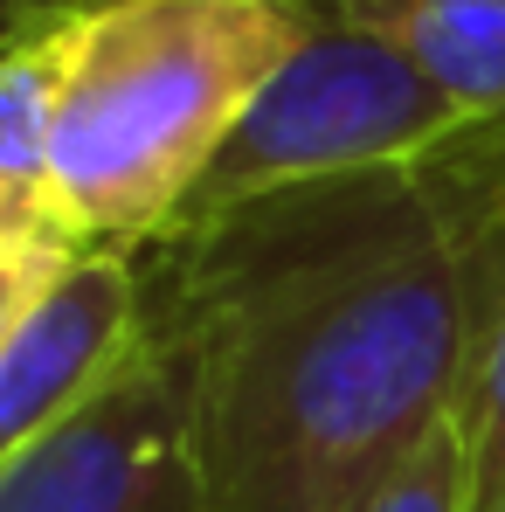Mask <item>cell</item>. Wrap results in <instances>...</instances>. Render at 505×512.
<instances>
[{
    "label": "cell",
    "mask_w": 505,
    "mask_h": 512,
    "mask_svg": "<svg viewBox=\"0 0 505 512\" xmlns=\"http://www.w3.org/2000/svg\"><path fill=\"white\" fill-rule=\"evenodd\" d=\"M326 28L319 0H84L56 97V194L77 250L146 256L256 90Z\"/></svg>",
    "instance_id": "2"
},
{
    "label": "cell",
    "mask_w": 505,
    "mask_h": 512,
    "mask_svg": "<svg viewBox=\"0 0 505 512\" xmlns=\"http://www.w3.org/2000/svg\"><path fill=\"white\" fill-rule=\"evenodd\" d=\"M63 56H70V7H28L0 42V243L77 250L56 194Z\"/></svg>",
    "instance_id": "7"
},
{
    "label": "cell",
    "mask_w": 505,
    "mask_h": 512,
    "mask_svg": "<svg viewBox=\"0 0 505 512\" xmlns=\"http://www.w3.org/2000/svg\"><path fill=\"white\" fill-rule=\"evenodd\" d=\"M139 270L208 512H353L457 416V270L409 167L180 222Z\"/></svg>",
    "instance_id": "1"
},
{
    "label": "cell",
    "mask_w": 505,
    "mask_h": 512,
    "mask_svg": "<svg viewBox=\"0 0 505 512\" xmlns=\"http://www.w3.org/2000/svg\"><path fill=\"white\" fill-rule=\"evenodd\" d=\"M35 7H84V0H35Z\"/></svg>",
    "instance_id": "12"
},
{
    "label": "cell",
    "mask_w": 505,
    "mask_h": 512,
    "mask_svg": "<svg viewBox=\"0 0 505 512\" xmlns=\"http://www.w3.org/2000/svg\"><path fill=\"white\" fill-rule=\"evenodd\" d=\"M478 512H505V478L492 485V492H485V499H478Z\"/></svg>",
    "instance_id": "11"
},
{
    "label": "cell",
    "mask_w": 505,
    "mask_h": 512,
    "mask_svg": "<svg viewBox=\"0 0 505 512\" xmlns=\"http://www.w3.org/2000/svg\"><path fill=\"white\" fill-rule=\"evenodd\" d=\"M409 173L436 208L443 250L457 270V319H464L457 423L485 499L505 478V118L464 125Z\"/></svg>",
    "instance_id": "5"
},
{
    "label": "cell",
    "mask_w": 505,
    "mask_h": 512,
    "mask_svg": "<svg viewBox=\"0 0 505 512\" xmlns=\"http://www.w3.org/2000/svg\"><path fill=\"white\" fill-rule=\"evenodd\" d=\"M77 263V250H42V243H0V340L21 326V312Z\"/></svg>",
    "instance_id": "10"
},
{
    "label": "cell",
    "mask_w": 505,
    "mask_h": 512,
    "mask_svg": "<svg viewBox=\"0 0 505 512\" xmlns=\"http://www.w3.org/2000/svg\"><path fill=\"white\" fill-rule=\"evenodd\" d=\"M464 125L471 118L402 49L326 14V28L256 90L243 125L229 132V146L208 160L201 187L187 194L180 222L243 208L263 194H291V187L416 167L422 153H436Z\"/></svg>",
    "instance_id": "3"
},
{
    "label": "cell",
    "mask_w": 505,
    "mask_h": 512,
    "mask_svg": "<svg viewBox=\"0 0 505 512\" xmlns=\"http://www.w3.org/2000/svg\"><path fill=\"white\" fill-rule=\"evenodd\" d=\"M0 512H208L180 346L153 326L70 423L0 464Z\"/></svg>",
    "instance_id": "4"
},
{
    "label": "cell",
    "mask_w": 505,
    "mask_h": 512,
    "mask_svg": "<svg viewBox=\"0 0 505 512\" xmlns=\"http://www.w3.org/2000/svg\"><path fill=\"white\" fill-rule=\"evenodd\" d=\"M353 512H478V464H471L464 423L450 416L436 436H422Z\"/></svg>",
    "instance_id": "9"
},
{
    "label": "cell",
    "mask_w": 505,
    "mask_h": 512,
    "mask_svg": "<svg viewBox=\"0 0 505 512\" xmlns=\"http://www.w3.org/2000/svg\"><path fill=\"white\" fill-rule=\"evenodd\" d=\"M146 340L139 256L84 250L0 340V464L70 423Z\"/></svg>",
    "instance_id": "6"
},
{
    "label": "cell",
    "mask_w": 505,
    "mask_h": 512,
    "mask_svg": "<svg viewBox=\"0 0 505 512\" xmlns=\"http://www.w3.org/2000/svg\"><path fill=\"white\" fill-rule=\"evenodd\" d=\"M319 7L402 49L471 125L505 118V0H319Z\"/></svg>",
    "instance_id": "8"
}]
</instances>
